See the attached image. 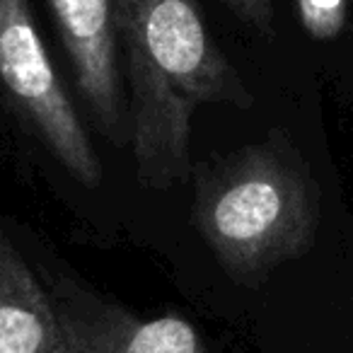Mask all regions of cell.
<instances>
[{"instance_id":"obj_1","label":"cell","mask_w":353,"mask_h":353,"mask_svg":"<svg viewBox=\"0 0 353 353\" xmlns=\"http://www.w3.org/2000/svg\"><path fill=\"white\" fill-rule=\"evenodd\" d=\"M117 37L138 179L150 189L179 187L192 174L194 112L250 109L254 94L218 49L196 0H117Z\"/></svg>"},{"instance_id":"obj_2","label":"cell","mask_w":353,"mask_h":353,"mask_svg":"<svg viewBox=\"0 0 353 353\" xmlns=\"http://www.w3.org/2000/svg\"><path fill=\"white\" fill-rule=\"evenodd\" d=\"M192 221L221 269L254 288L314 247L319 184L293 143L274 133L199 170Z\"/></svg>"},{"instance_id":"obj_3","label":"cell","mask_w":353,"mask_h":353,"mask_svg":"<svg viewBox=\"0 0 353 353\" xmlns=\"http://www.w3.org/2000/svg\"><path fill=\"white\" fill-rule=\"evenodd\" d=\"M0 83L44 148L83 187L102 182L97 150L63 90L30 0H0Z\"/></svg>"},{"instance_id":"obj_4","label":"cell","mask_w":353,"mask_h":353,"mask_svg":"<svg viewBox=\"0 0 353 353\" xmlns=\"http://www.w3.org/2000/svg\"><path fill=\"white\" fill-rule=\"evenodd\" d=\"M70 70L97 126L123 141V85L117 37V0H46Z\"/></svg>"},{"instance_id":"obj_5","label":"cell","mask_w":353,"mask_h":353,"mask_svg":"<svg viewBox=\"0 0 353 353\" xmlns=\"http://www.w3.org/2000/svg\"><path fill=\"white\" fill-rule=\"evenodd\" d=\"M65 353H203L196 327L176 314L141 319L99 300H56Z\"/></svg>"},{"instance_id":"obj_6","label":"cell","mask_w":353,"mask_h":353,"mask_svg":"<svg viewBox=\"0 0 353 353\" xmlns=\"http://www.w3.org/2000/svg\"><path fill=\"white\" fill-rule=\"evenodd\" d=\"M0 353H65L56 300L0 230Z\"/></svg>"},{"instance_id":"obj_7","label":"cell","mask_w":353,"mask_h":353,"mask_svg":"<svg viewBox=\"0 0 353 353\" xmlns=\"http://www.w3.org/2000/svg\"><path fill=\"white\" fill-rule=\"evenodd\" d=\"M300 25L312 39H336L346 27L348 0H295Z\"/></svg>"},{"instance_id":"obj_8","label":"cell","mask_w":353,"mask_h":353,"mask_svg":"<svg viewBox=\"0 0 353 353\" xmlns=\"http://www.w3.org/2000/svg\"><path fill=\"white\" fill-rule=\"evenodd\" d=\"M228 6L245 25L254 27L264 37H274L276 32V15L274 0H221Z\"/></svg>"}]
</instances>
